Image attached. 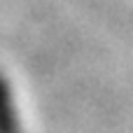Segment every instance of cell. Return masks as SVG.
<instances>
[{"label":"cell","mask_w":133,"mask_h":133,"mask_svg":"<svg viewBox=\"0 0 133 133\" xmlns=\"http://www.w3.org/2000/svg\"><path fill=\"white\" fill-rule=\"evenodd\" d=\"M0 133H21V122L14 105L12 87L2 72H0Z\"/></svg>","instance_id":"6da1fadb"}]
</instances>
